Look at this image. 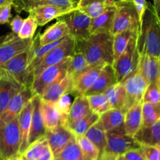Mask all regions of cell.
I'll use <instances>...</instances> for the list:
<instances>
[{
	"instance_id": "obj_8",
	"label": "cell",
	"mask_w": 160,
	"mask_h": 160,
	"mask_svg": "<svg viewBox=\"0 0 160 160\" xmlns=\"http://www.w3.org/2000/svg\"><path fill=\"white\" fill-rule=\"evenodd\" d=\"M140 147L142 146L134 138L126 134L124 125L106 132V146L104 151L106 152L119 156Z\"/></svg>"
},
{
	"instance_id": "obj_14",
	"label": "cell",
	"mask_w": 160,
	"mask_h": 160,
	"mask_svg": "<svg viewBox=\"0 0 160 160\" xmlns=\"http://www.w3.org/2000/svg\"><path fill=\"white\" fill-rule=\"evenodd\" d=\"M73 78L67 74L63 78L47 87L40 95L41 99L46 102H56L62 95L73 93Z\"/></svg>"
},
{
	"instance_id": "obj_25",
	"label": "cell",
	"mask_w": 160,
	"mask_h": 160,
	"mask_svg": "<svg viewBox=\"0 0 160 160\" xmlns=\"http://www.w3.org/2000/svg\"><path fill=\"white\" fill-rule=\"evenodd\" d=\"M104 66L98 65L91 67L78 76L73 82V94L75 95H84V93L93 85Z\"/></svg>"
},
{
	"instance_id": "obj_44",
	"label": "cell",
	"mask_w": 160,
	"mask_h": 160,
	"mask_svg": "<svg viewBox=\"0 0 160 160\" xmlns=\"http://www.w3.org/2000/svg\"><path fill=\"white\" fill-rule=\"evenodd\" d=\"M70 94H66V95H62L59 100H58L56 102L54 103L55 106L56 107V109L59 110V112H60L62 115H67L68 114L69 111H70V107H71V100H70Z\"/></svg>"
},
{
	"instance_id": "obj_16",
	"label": "cell",
	"mask_w": 160,
	"mask_h": 160,
	"mask_svg": "<svg viewBox=\"0 0 160 160\" xmlns=\"http://www.w3.org/2000/svg\"><path fill=\"white\" fill-rule=\"evenodd\" d=\"M31 102H32L33 109L31 129H30L29 138H28L29 145L45 136V132H46V128L44 124L43 117H42V110H41L42 100H41L40 95H33L31 98Z\"/></svg>"
},
{
	"instance_id": "obj_27",
	"label": "cell",
	"mask_w": 160,
	"mask_h": 160,
	"mask_svg": "<svg viewBox=\"0 0 160 160\" xmlns=\"http://www.w3.org/2000/svg\"><path fill=\"white\" fill-rule=\"evenodd\" d=\"M116 4L109 0H78L76 8L94 19L105 12L109 6Z\"/></svg>"
},
{
	"instance_id": "obj_11",
	"label": "cell",
	"mask_w": 160,
	"mask_h": 160,
	"mask_svg": "<svg viewBox=\"0 0 160 160\" xmlns=\"http://www.w3.org/2000/svg\"><path fill=\"white\" fill-rule=\"evenodd\" d=\"M121 83L126 92L128 110L134 105L142 103L144 94L148 84L138 72H134Z\"/></svg>"
},
{
	"instance_id": "obj_33",
	"label": "cell",
	"mask_w": 160,
	"mask_h": 160,
	"mask_svg": "<svg viewBox=\"0 0 160 160\" xmlns=\"http://www.w3.org/2000/svg\"><path fill=\"white\" fill-rule=\"evenodd\" d=\"M100 116L94 112H90L88 114L73 122L67 127L69 130L74 134L75 137H80L85 134L88 130L99 120Z\"/></svg>"
},
{
	"instance_id": "obj_13",
	"label": "cell",
	"mask_w": 160,
	"mask_h": 160,
	"mask_svg": "<svg viewBox=\"0 0 160 160\" xmlns=\"http://www.w3.org/2000/svg\"><path fill=\"white\" fill-rule=\"evenodd\" d=\"M32 96L33 94L30 87H23L18 93L16 94L0 116V126L18 117L26 103L31 100Z\"/></svg>"
},
{
	"instance_id": "obj_47",
	"label": "cell",
	"mask_w": 160,
	"mask_h": 160,
	"mask_svg": "<svg viewBox=\"0 0 160 160\" xmlns=\"http://www.w3.org/2000/svg\"><path fill=\"white\" fill-rule=\"evenodd\" d=\"M127 160H146L142 147L131 149L123 155Z\"/></svg>"
},
{
	"instance_id": "obj_36",
	"label": "cell",
	"mask_w": 160,
	"mask_h": 160,
	"mask_svg": "<svg viewBox=\"0 0 160 160\" xmlns=\"http://www.w3.org/2000/svg\"><path fill=\"white\" fill-rule=\"evenodd\" d=\"M54 160H86V159L75 137L54 156Z\"/></svg>"
},
{
	"instance_id": "obj_28",
	"label": "cell",
	"mask_w": 160,
	"mask_h": 160,
	"mask_svg": "<svg viewBox=\"0 0 160 160\" xmlns=\"http://www.w3.org/2000/svg\"><path fill=\"white\" fill-rule=\"evenodd\" d=\"M142 103H138L130 108L124 113V130L128 135L133 136L142 126Z\"/></svg>"
},
{
	"instance_id": "obj_49",
	"label": "cell",
	"mask_w": 160,
	"mask_h": 160,
	"mask_svg": "<svg viewBox=\"0 0 160 160\" xmlns=\"http://www.w3.org/2000/svg\"><path fill=\"white\" fill-rule=\"evenodd\" d=\"M23 19L20 15H16L10 21V28L13 34H18L22 24H23Z\"/></svg>"
},
{
	"instance_id": "obj_3",
	"label": "cell",
	"mask_w": 160,
	"mask_h": 160,
	"mask_svg": "<svg viewBox=\"0 0 160 160\" xmlns=\"http://www.w3.org/2000/svg\"><path fill=\"white\" fill-rule=\"evenodd\" d=\"M138 34V32H135L133 34L127 48L112 65L118 83H121L125 78L137 71L139 61V52L137 48Z\"/></svg>"
},
{
	"instance_id": "obj_5",
	"label": "cell",
	"mask_w": 160,
	"mask_h": 160,
	"mask_svg": "<svg viewBox=\"0 0 160 160\" xmlns=\"http://www.w3.org/2000/svg\"><path fill=\"white\" fill-rule=\"evenodd\" d=\"M117 11L112 23L111 34L116 35L126 30L138 31L140 20L135 7L131 2H120L116 3Z\"/></svg>"
},
{
	"instance_id": "obj_7",
	"label": "cell",
	"mask_w": 160,
	"mask_h": 160,
	"mask_svg": "<svg viewBox=\"0 0 160 160\" xmlns=\"http://www.w3.org/2000/svg\"><path fill=\"white\" fill-rule=\"evenodd\" d=\"M56 20L67 24L70 34L75 41L85 39L91 35L92 19L76 7L57 17Z\"/></svg>"
},
{
	"instance_id": "obj_23",
	"label": "cell",
	"mask_w": 160,
	"mask_h": 160,
	"mask_svg": "<svg viewBox=\"0 0 160 160\" xmlns=\"http://www.w3.org/2000/svg\"><path fill=\"white\" fill-rule=\"evenodd\" d=\"M42 100V99H41ZM41 110L43 117L44 124L46 130L58 126L66 127L67 115H62L59 112L54 103L41 102Z\"/></svg>"
},
{
	"instance_id": "obj_31",
	"label": "cell",
	"mask_w": 160,
	"mask_h": 160,
	"mask_svg": "<svg viewBox=\"0 0 160 160\" xmlns=\"http://www.w3.org/2000/svg\"><path fill=\"white\" fill-rule=\"evenodd\" d=\"M69 34L67 24L61 20H57L56 23L48 27L43 34H40V45H45L58 42Z\"/></svg>"
},
{
	"instance_id": "obj_56",
	"label": "cell",
	"mask_w": 160,
	"mask_h": 160,
	"mask_svg": "<svg viewBox=\"0 0 160 160\" xmlns=\"http://www.w3.org/2000/svg\"><path fill=\"white\" fill-rule=\"evenodd\" d=\"M0 160H4V159H3V158H2V156H0Z\"/></svg>"
},
{
	"instance_id": "obj_18",
	"label": "cell",
	"mask_w": 160,
	"mask_h": 160,
	"mask_svg": "<svg viewBox=\"0 0 160 160\" xmlns=\"http://www.w3.org/2000/svg\"><path fill=\"white\" fill-rule=\"evenodd\" d=\"M12 7L18 13L21 12H28L33 8L45 5L58 6L65 9H71L76 7L73 0H12Z\"/></svg>"
},
{
	"instance_id": "obj_30",
	"label": "cell",
	"mask_w": 160,
	"mask_h": 160,
	"mask_svg": "<svg viewBox=\"0 0 160 160\" xmlns=\"http://www.w3.org/2000/svg\"><path fill=\"white\" fill-rule=\"evenodd\" d=\"M110 104L111 109H120L122 112L128 111L127 107V95L122 83H117L111 86L104 92Z\"/></svg>"
},
{
	"instance_id": "obj_10",
	"label": "cell",
	"mask_w": 160,
	"mask_h": 160,
	"mask_svg": "<svg viewBox=\"0 0 160 160\" xmlns=\"http://www.w3.org/2000/svg\"><path fill=\"white\" fill-rule=\"evenodd\" d=\"M75 52V41L70 34L67 35L60 43L48 52L42 59L40 63L34 72V78L38 75L44 69L58 63L65 58L72 56Z\"/></svg>"
},
{
	"instance_id": "obj_17",
	"label": "cell",
	"mask_w": 160,
	"mask_h": 160,
	"mask_svg": "<svg viewBox=\"0 0 160 160\" xmlns=\"http://www.w3.org/2000/svg\"><path fill=\"white\" fill-rule=\"evenodd\" d=\"M137 71L149 83L159 82L160 59L149 55L139 54Z\"/></svg>"
},
{
	"instance_id": "obj_24",
	"label": "cell",
	"mask_w": 160,
	"mask_h": 160,
	"mask_svg": "<svg viewBox=\"0 0 160 160\" xmlns=\"http://www.w3.org/2000/svg\"><path fill=\"white\" fill-rule=\"evenodd\" d=\"M25 86L8 77H0V116L2 114L12 97Z\"/></svg>"
},
{
	"instance_id": "obj_55",
	"label": "cell",
	"mask_w": 160,
	"mask_h": 160,
	"mask_svg": "<svg viewBox=\"0 0 160 160\" xmlns=\"http://www.w3.org/2000/svg\"><path fill=\"white\" fill-rule=\"evenodd\" d=\"M6 1V0H0V6H2V5Z\"/></svg>"
},
{
	"instance_id": "obj_57",
	"label": "cell",
	"mask_w": 160,
	"mask_h": 160,
	"mask_svg": "<svg viewBox=\"0 0 160 160\" xmlns=\"http://www.w3.org/2000/svg\"><path fill=\"white\" fill-rule=\"evenodd\" d=\"M156 1H157V0H153V4H154V3H155V2H156Z\"/></svg>"
},
{
	"instance_id": "obj_26",
	"label": "cell",
	"mask_w": 160,
	"mask_h": 160,
	"mask_svg": "<svg viewBox=\"0 0 160 160\" xmlns=\"http://www.w3.org/2000/svg\"><path fill=\"white\" fill-rule=\"evenodd\" d=\"M117 6L116 4L109 6L104 12L96 18L92 19L91 22V34L98 32H110L115 17Z\"/></svg>"
},
{
	"instance_id": "obj_52",
	"label": "cell",
	"mask_w": 160,
	"mask_h": 160,
	"mask_svg": "<svg viewBox=\"0 0 160 160\" xmlns=\"http://www.w3.org/2000/svg\"><path fill=\"white\" fill-rule=\"evenodd\" d=\"M6 160H25V159H23L21 154H19V153H17V154L15 155V156H11L10 158H9V159H7Z\"/></svg>"
},
{
	"instance_id": "obj_4",
	"label": "cell",
	"mask_w": 160,
	"mask_h": 160,
	"mask_svg": "<svg viewBox=\"0 0 160 160\" xmlns=\"http://www.w3.org/2000/svg\"><path fill=\"white\" fill-rule=\"evenodd\" d=\"M71 57L65 58L61 62L44 69L38 75L34 77L31 85L33 95H41L50 84L63 78L67 75Z\"/></svg>"
},
{
	"instance_id": "obj_15",
	"label": "cell",
	"mask_w": 160,
	"mask_h": 160,
	"mask_svg": "<svg viewBox=\"0 0 160 160\" xmlns=\"http://www.w3.org/2000/svg\"><path fill=\"white\" fill-rule=\"evenodd\" d=\"M45 137L48 141V145L53 153L57 155L75 136L67 128L58 126L51 129L46 130Z\"/></svg>"
},
{
	"instance_id": "obj_29",
	"label": "cell",
	"mask_w": 160,
	"mask_h": 160,
	"mask_svg": "<svg viewBox=\"0 0 160 160\" xmlns=\"http://www.w3.org/2000/svg\"><path fill=\"white\" fill-rule=\"evenodd\" d=\"M90 112H92V110L87 96L84 95H76L74 100L72 102L70 111L67 114L66 128H67L73 122L82 118Z\"/></svg>"
},
{
	"instance_id": "obj_6",
	"label": "cell",
	"mask_w": 160,
	"mask_h": 160,
	"mask_svg": "<svg viewBox=\"0 0 160 160\" xmlns=\"http://www.w3.org/2000/svg\"><path fill=\"white\" fill-rule=\"evenodd\" d=\"M18 117L0 126V156L4 160L19 152L20 134Z\"/></svg>"
},
{
	"instance_id": "obj_37",
	"label": "cell",
	"mask_w": 160,
	"mask_h": 160,
	"mask_svg": "<svg viewBox=\"0 0 160 160\" xmlns=\"http://www.w3.org/2000/svg\"><path fill=\"white\" fill-rule=\"evenodd\" d=\"M142 126H148L160 120L159 102L142 103Z\"/></svg>"
},
{
	"instance_id": "obj_43",
	"label": "cell",
	"mask_w": 160,
	"mask_h": 160,
	"mask_svg": "<svg viewBox=\"0 0 160 160\" xmlns=\"http://www.w3.org/2000/svg\"><path fill=\"white\" fill-rule=\"evenodd\" d=\"M160 86L159 82L149 83L148 84L143 96V102H159Z\"/></svg>"
},
{
	"instance_id": "obj_54",
	"label": "cell",
	"mask_w": 160,
	"mask_h": 160,
	"mask_svg": "<svg viewBox=\"0 0 160 160\" xmlns=\"http://www.w3.org/2000/svg\"><path fill=\"white\" fill-rule=\"evenodd\" d=\"M115 160H127V159L123 157V155H119V156H117V157L115 158Z\"/></svg>"
},
{
	"instance_id": "obj_35",
	"label": "cell",
	"mask_w": 160,
	"mask_h": 160,
	"mask_svg": "<svg viewBox=\"0 0 160 160\" xmlns=\"http://www.w3.org/2000/svg\"><path fill=\"white\" fill-rule=\"evenodd\" d=\"M91 68L85 56L81 52L75 51L71 57L70 63L67 69V74L71 77L74 81L78 76Z\"/></svg>"
},
{
	"instance_id": "obj_45",
	"label": "cell",
	"mask_w": 160,
	"mask_h": 160,
	"mask_svg": "<svg viewBox=\"0 0 160 160\" xmlns=\"http://www.w3.org/2000/svg\"><path fill=\"white\" fill-rule=\"evenodd\" d=\"M12 8V0H6L2 6H0V24L9 23L11 17Z\"/></svg>"
},
{
	"instance_id": "obj_59",
	"label": "cell",
	"mask_w": 160,
	"mask_h": 160,
	"mask_svg": "<svg viewBox=\"0 0 160 160\" xmlns=\"http://www.w3.org/2000/svg\"><path fill=\"white\" fill-rule=\"evenodd\" d=\"M159 148H160V145H159ZM159 160H160V159H159Z\"/></svg>"
},
{
	"instance_id": "obj_46",
	"label": "cell",
	"mask_w": 160,
	"mask_h": 160,
	"mask_svg": "<svg viewBox=\"0 0 160 160\" xmlns=\"http://www.w3.org/2000/svg\"><path fill=\"white\" fill-rule=\"evenodd\" d=\"M146 160H159V146H142Z\"/></svg>"
},
{
	"instance_id": "obj_9",
	"label": "cell",
	"mask_w": 160,
	"mask_h": 160,
	"mask_svg": "<svg viewBox=\"0 0 160 160\" xmlns=\"http://www.w3.org/2000/svg\"><path fill=\"white\" fill-rule=\"evenodd\" d=\"M28 55L29 48L16 55L0 68V77H8L21 85L31 88V84L27 75Z\"/></svg>"
},
{
	"instance_id": "obj_22",
	"label": "cell",
	"mask_w": 160,
	"mask_h": 160,
	"mask_svg": "<svg viewBox=\"0 0 160 160\" xmlns=\"http://www.w3.org/2000/svg\"><path fill=\"white\" fill-rule=\"evenodd\" d=\"M70 10V9H62L52 5H45L33 8L28 12L36 20L38 26L42 27Z\"/></svg>"
},
{
	"instance_id": "obj_50",
	"label": "cell",
	"mask_w": 160,
	"mask_h": 160,
	"mask_svg": "<svg viewBox=\"0 0 160 160\" xmlns=\"http://www.w3.org/2000/svg\"><path fill=\"white\" fill-rule=\"evenodd\" d=\"M37 160H54V156H53L52 152L48 145V143L45 145L42 155Z\"/></svg>"
},
{
	"instance_id": "obj_38",
	"label": "cell",
	"mask_w": 160,
	"mask_h": 160,
	"mask_svg": "<svg viewBox=\"0 0 160 160\" xmlns=\"http://www.w3.org/2000/svg\"><path fill=\"white\" fill-rule=\"evenodd\" d=\"M135 32L131 30H126L122 32L118 33L113 36V56L114 60L117 59L123 53L128 45L131 37Z\"/></svg>"
},
{
	"instance_id": "obj_32",
	"label": "cell",
	"mask_w": 160,
	"mask_h": 160,
	"mask_svg": "<svg viewBox=\"0 0 160 160\" xmlns=\"http://www.w3.org/2000/svg\"><path fill=\"white\" fill-rule=\"evenodd\" d=\"M99 121L106 132L123 126L124 112L118 109H110L100 115Z\"/></svg>"
},
{
	"instance_id": "obj_58",
	"label": "cell",
	"mask_w": 160,
	"mask_h": 160,
	"mask_svg": "<svg viewBox=\"0 0 160 160\" xmlns=\"http://www.w3.org/2000/svg\"><path fill=\"white\" fill-rule=\"evenodd\" d=\"M159 86H160V75H159Z\"/></svg>"
},
{
	"instance_id": "obj_2",
	"label": "cell",
	"mask_w": 160,
	"mask_h": 160,
	"mask_svg": "<svg viewBox=\"0 0 160 160\" xmlns=\"http://www.w3.org/2000/svg\"><path fill=\"white\" fill-rule=\"evenodd\" d=\"M137 48L140 55H149L160 59V18L153 5L149 3L140 23Z\"/></svg>"
},
{
	"instance_id": "obj_1",
	"label": "cell",
	"mask_w": 160,
	"mask_h": 160,
	"mask_svg": "<svg viewBox=\"0 0 160 160\" xmlns=\"http://www.w3.org/2000/svg\"><path fill=\"white\" fill-rule=\"evenodd\" d=\"M75 51L84 55L90 67L112 65L113 35L110 32L94 33L87 38L75 41Z\"/></svg>"
},
{
	"instance_id": "obj_40",
	"label": "cell",
	"mask_w": 160,
	"mask_h": 160,
	"mask_svg": "<svg viewBox=\"0 0 160 160\" xmlns=\"http://www.w3.org/2000/svg\"><path fill=\"white\" fill-rule=\"evenodd\" d=\"M76 140L81 148L86 160H98L100 152L97 147L85 135L76 137Z\"/></svg>"
},
{
	"instance_id": "obj_19",
	"label": "cell",
	"mask_w": 160,
	"mask_h": 160,
	"mask_svg": "<svg viewBox=\"0 0 160 160\" xmlns=\"http://www.w3.org/2000/svg\"><path fill=\"white\" fill-rule=\"evenodd\" d=\"M117 83L118 82L113 67L110 64H106L102 69L93 85L84 93V95L88 96L95 94L104 93L106 89Z\"/></svg>"
},
{
	"instance_id": "obj_12",
	"label": "cell",
	"mask_w": 160,
	"mask_h": 160,
	"mask_svg": "<svg viewBox=\"0 0 160 160\" xmlns=\"http://www.w3.org/2000/svg\"><path fill=\"white\" fill-rule=\"evenodd\" d=\"M32 39H22L17 34H9L0 43V68L12 57L21 52L28 49L32 44Z\"/></svg>"
},
{
	"instance_id": "obj_53",
	"label": "cell",
	"mask_w": 160,
	"mask_h": 160,
	"mask_svg": "<svg viewBox=\"0 0 160 160\" xmlns=\"http://www.w3.org/2000/svg\"><path fill=\"white\" fill-rule=\"evenodd\" d=\"M78 1V0H73L75 4H77V2ZM109 1L112 2L114 3H118V2H131V0H109Z\"/></svg>"
},
{
	"instance_id": "obj_21",
	"label": "cell",
	"mask_w": 160,
	"mask_h": 160,
	"mask_svg": "<svg viewBox=\"0 0 160 160\" xmlns=\"http://www.w3.org/2000/svg\"><path fill=\"white\" fill-rule=\"evenodd\" d=\"M133 138L141 146H159L160 120L148 126H142Z\"/></svg>"
},
{
	"instance_id": "obj_34",
	"label": "cell",
	"mask_w": 160,
	"mask_h": 160,
	"mask_svg": "<svg viewBox=\"0 0 160 160\" xmlns=\"http://www.w3.org/2000/svg\"><path fill=\"white\" fill-rule=\"evenodd\" d=\"M84 135L97 147L100 155L105 151L106 146V132L103 129L99 120L92 125Z\"/></svg>"
},
{
	"instance_id": "obj_41",
	"label": "cell",
	"mask_w": 160,
	"mask_h": 160,
	"mask_svg": "<svg viewBox=\"0 0 160 160\" xmlns=\"http://www.w3.org/2000/svg\"><path fill=\"white\" fill-rule=\"evenodd\" d=\"M47 144H48V141L46 138L43 136L29 145L28 148L22 154V156L25 160H37L42 155Z\"/></svg>"
},
{
	"instance_id": "obj_20",
	"label": "cell",
	"mask_w": 160,
	"mask_h": 160,
	"mask_svg": "<svg viewBox=\"0 0 160 160\" xmlns=\"http://www.w3.org/2000/svg\"><path fill=\"white\" fill-rule=\"evenodd\" d=\"M32 109L33 105L31 98V100H29L26 103L18 117L20 134V145L18 152L19 154H23L29 145L28 138H29V133L31 125Z\"/></svg>"
},
{
	"instance_id": "obj_51",
	"label": "cell",
	"mask_w": 160,
	"mask_h": 160,
	"mask_svg": "<svg viewBox=\"0 0 160 160\" xmlns=\"http://www.w3.org/2000/svg\"><path fill=\"white\" fill-rule=\"evenodd\" d=\"M153 6H154V9L156 10V13H157V15L159 16V17L160 18V0H157L153 4Z\"/></svg>"
},
{
	"instance_id": "obj_48",
	"label": "cell",
	"mask_w": 160,
	"mask_h": 160,
	"mask_svg": "<svg viewBox=\"0 0 160 160\" xmlns=\"http://www.w3.org/2000/svg\"><path fill=\"white\" fill-rule=\"evenodd\" d=\"M131 2L133 3L134 7H135L141 23L144 12H145V9L148 7V3L147 2L146 0H131Z\"/></svg>"
},
{
	"instance_id": "obj_39",
	"label": "cell",
	"mask_w": 160,
	"mask_h": 160,
	"mask_svg": "<svg viewBox=\"0 0 160 160\" xmlns=\"http://www.w3.org/2000/svg\"><path fill=\"white\" fill-rule=\"evenodd\" d=\"M87 98L91 110L99 116L111 109L109 100L104 93L88 95Z\"/></svg>"
},
{
	"instance_id": "obj_42",
	"label": "cell",
	"mask_w": 160,
	"mask_h": 160,
	"mask_svg": "<svg viewBox=\"0 0 160 160\" xmlns=\"http://www.w3.org/2000/svg\"><path fill=\"white\" fill-rule=\"evenodd\" d=\"M38 28V23L34 17L29 14L26 19L23 20V24L18 33V37L22 39L34 38V33Z\"/></svg>"
}]
</instances>
